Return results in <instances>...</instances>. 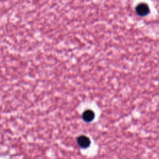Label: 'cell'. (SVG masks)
<instances>
[{
  "label": "cell",
  "mask_w": 159,
  "mask_h": 159,
  "mask_svg": "<svg viewBox=\"0 0 159 159\" xmlns=\"http://www.w3.org/2000/svg\"><path fill=\"white\" fill-rule=\"evenodd\" d=\"M136 12L140 16H145L149 13L148 6L144 3L139 4L136 7Z\"/></svg>",
  "instance_id": "6da1fadb"
},
{
  "label": "cell",
  "mask_w": 159,
  "mask_h": 159,
  "mask_svg": "<svg viewBox=\"0 0 159 159\" xmlns=\"http://www.w3.org/2000/svg\"><path fill=\"white\" fill-rule=\"evenodd\" d=\"M77 142L81 148H86L89 146L91 141L88 137L85 135H81L78 138Z\"/></svg>",
  "instance_id": "7a4b0ae2"
},
{
  "label": "cell",
  "mask_w": 159,
  "mask_h": 159,
  "mask_svg": "<svg viewBox=\"0 0 159 159\" xmlns=\"http://www.w3.org/2000/svg\"><path fill=\"white\" fill-rule=\"evenodd\" d=\"M82 117H83V119L85 122H89L93 120V119L94 117V113L93 111L88 109V110L85 111L83 112Z\"/></svg>",
  "instance_id": "3957f363"
}]
</instances>
